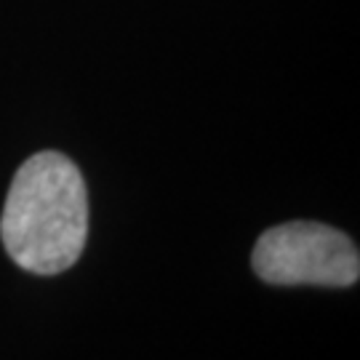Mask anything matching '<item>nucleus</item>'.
Segmentation results:
<instances>
[{
    "label": "nucleus",
    "instance_id": "obj_1",
    "mask_svg": "<svg viewBox=\"0 0 360 360\" xmlns=\"http://www.w3.org/2000/svg\"><path fill=\"white\" fill-rule=\"evenodd\" d=\"M89 238V193L62 153H38L16 171L0 217L6 254L27 272L59 275L75 264Z\"/></svg>",
    "mask_w": 360,
    "mask_h": 360
},
{
    "label": "nucleus",
    "instance_id": "obj_2",
    "mask_svg": "<svg viewBox=\"0 0 360 360\" xmlns=\"http://www.w3.org/2000/svg\"><path fill=\"white\" fill-rule=\"evenodd\" d=\"M251 267L270 285L349 288L360 278L355 240L318 221H288L259 235Z\"/></svg>",
    "mask_w": 360,
    "mask_h": 360
}]
</instances>
